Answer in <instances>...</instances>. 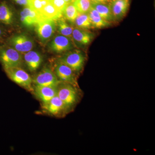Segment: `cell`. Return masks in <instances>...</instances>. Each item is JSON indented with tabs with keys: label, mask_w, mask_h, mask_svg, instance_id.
<instances>
[{
	"label": "cell",
	"mask_w": 155,
	"mask_h": 155,
	"mask_svg": "<svg viewBox=\"0 0 155 155\" xmlns=\"http://www.w3.org/2000/svg\"><path fill=\"white\" fill-rule=\"evenodd\" d=\"M14 14L11 6L6 2L0 3V23L5 25H13L14 21Z\"/></svg>",
	"instance_id": "obj_16"
},
{
	"label": "cell",
	"mask_w": 155,
	"mask_h": 155,
	"mask_svg": "<svg viewBox=\"0 0 155 155\" xmlns=\"http://www.w3.org/2000/svg\"><path fill=\"white\" fill-rule=\"evenodd\" d=\"M92 7L97 11L103 19L109 22H116L109 4L92 2Z\"/></svg>",
	"instance_id": "obj_18"
},
{
	"label": "cell",
	"mask_w": 155,
	"mask_h": 155,
	"mask_svg": "<svg viewBox=\"0 0 155 155\" xmlns=\"http://www.w3.org/2000/svg\"><path fill=\"white\" fill-rule=\"evenodd\" d=\"M78 14L79 13L72 2L67 4L63 12V16L64 18L69 22H75Z\"/></svg>",
	"instance_id": "obj_22"
},
{
	"label": "cell",
	"mask_w": 155,
	"mask_h": 155,
	"mask_svg": "<svg viewBox=\"0 0 155 155\" xmlns=\"http://www.w3.org/2000/svg\"><path fill=\"white\" fill-rule=\"evenodd\" d=\"M72 37L79 45L86 46L92 41L94 38V34L88 30L76 27L73 28Z\"/></svg>",
	"instance_id": "obj_15"
},
{
	"label": "cell",
	"mask_w": 155,
	"mask_h": 155,
	"mask_svg": "<svg viewBox=\"0 0 155 155\" xmlns=\"http://www.w3.org/2000/svg\"><path fill=\"white\" fill-rule=\"evenodd\" d=\"M19 16L22 25L28 28L35 26L38 22L43 19L38 12L28 6H26L20 11Z\"/></svg>",
	"instance_id": "obj_11"
},
{
	"label": "cell",
	"mask_w": 155,
	"mask_h": 155,
	"mask_svg": "<svg viewBox=\"0 0 155 155\" xmlns=\"http://www.w3.org/2000/svg\"><path fill=\"white\" fill-rule=\"evenodd\" d=\"M111 0H91L92 2L109 4Z\"/></svg>",
	"instance_id": "obj_28"
},
{
	"label": "cell",
	"mask_w": 155,
	"mask_h": 155,
	"mask_svg": "<svg viewBox=\"0 0 155 155\" xmlns=\"http://www.w3.org/2000/svg\"><path fill=\"white\" fill-rule=\"evenodd\" d=\"M54 72L61 82L70 84L79 87L77 79V74L67 65L57 61L54 66Z\"/></svg>",
	"instance_id": "obj_8"
},
{
	"label": "cell",
	"mask_w": 155,
	"mask_h": 155,
	"mask_svg": "<svg viewBox=\"0 0 155 155\" xmlns=\"http://www.w3.org/2000/svg\"><path fill=\"white\" fill-rule=\"evenodd\" d=\"M74 22L77 28L86 30L92 28L90 19L87 13L78 14Z\"/></svg>",
	"instance_id": "obj_21"
},
{
	"label": "cell",
	"mask_w": 155,
	"mask_h": 155,
	"mask_svg": "<svg viewBox=\"0 0 155 155\" xmlns=\"http://www.w3.org/2000/svg\"><path fill=\"white\" fill-rule=\"evenodd\" d=\"M23 60L20 53L8 45H0V63L4 70L21 67Z\"/></svg>",
	"instance_id": "obj_2"
},
{
	"label": "cell",
	"mask_w": 155,
	"mask_h": 155,
	"mask_svg": "<svg viewBox=\"0 0 155 155\" xmlns=\"http://www.w3.org/2000/svg\"><path fill=\"white\" fill-rule=\"evenodd\" d=\"M72 1H73V0H72Z\"/></svg>",
	"instance_id": "obj_29"
},
{
	"label": "cell",
	"mask_w": 155,
	"mask_h": 155,
	"mask_svg": "<svg viewBox=\"0 0 155 155\" xmlns=\"http://www.w3.org/2000/svg\"><path fill=\"white\" fill-rule=\"evenodd\" d=\"M16 4L20 5L28 6V0H13Z\"/></svg>",
	"instance_id": "obj_26"
},
{
	"label": "cell",
	"mask_w": 155,
	"mask_h": 155,
	"mask_svg": "<svg viewBox=\"0 0 155 155\" xmlns=\"http://www.w3.org/2000/svg\"><path fill=\"white\" fill-rule=\"evenodd\" d=\"M72 2L79 14H87L92 7L91 0H73Z\"/></svg>",
	"instance_id": "obj_23"
},
{
	"label": "cell",
	"mask_w": 155,
	"mask_h": 155,
	"mask_svg": "<svg viewBox=\"0 0 155 155\" xmlns=\"http://www.w3.org/2000/svg\"><path fill=\"white\" fill-rule=\"evenodd\" d=\"M49 47L53 52L61 54L70 51L74 46L70 38L60 35L55 37L50 42Z\"/></svg>",
	"instance_id": "obj_10"
},
{
	"label": "cell",
	"mask_w": 155,
	"mask_h": 155,
	"mask_svg": "<svg viewBox=\"0 0 155 155\" xmlns=\"http://www.w3.org/2000/svg\"><path fill=\"white\" fill-rule=\"evenodd\" d=\"M6 74L12 81L26 90L33 92L32 79L21 67L5 69Z\"/></svg>",
	"instance_id": "obj_4"
},
{
	"label": "cell",
	"mask_w": 155,
	"mask_h": 155,
	"mask_svg": "<svg viewBox=\"0 0 155 155\" xmlns=\"http://www.w3.org/2000/svg\"><path fill=\"white\" fill-rule=\"evenodd\" d=\"M42 108L44 112L56 117H63L70 112L63 101L57 95L46 104H43Z\"/></svg>",
	"instance_id": "obj_9"
},
{
	"label": "cell",
	"mask_w": 155,
	"mask_h": 155,
	"mask_svg": "<svg viewBox=\"0 0 155 155\" xmlns=\"http://www.w3.org/2000/svg\"><path fill=\"white\" fill-rule=\"evenodd\" d=\"M38 13L43 19H52L55 21L63 17V14L58 11L50 2Z\"/></svg>",
	"instance_id": "obj_19"
},
{
	"label": "cell",
	"mask_w": 155,
	"mask_h": 155,
	"mask_svg": "<svg viewBox=\"0 0 155 155\" xmlns=\"http://www.w3.org/2000/svg\"><path fill=\"white\" fill-rule=\"evenodd\" d=\"M56 28L61 35L69 38L72 37L74 28L70 26L63 17L56 21Z\"/></svg>",
	"instance_id": "obj_20"
},
{
	"label": "cell",
	"mask_w": 155,
	"mask_h": 155,
	"mask_svg": "<svg viewBox=\"0 0 155 155\" xmlns=\"http://www.w3.org/2000/svg\"><path fill=\"white\" fill-rule=\"evenodd\" d=\"M50 2L54 6L58 9V11H60L63 14L65 7L67 6V3H66L64 0H50Z\"/></svg>",
	"instance_id": "obj_25"
},
{
	"label": "cell",
	"mask_w": 155,
	"mask_h": 155,
	"mask_svg": "<svg viewBox=\"0 0 155 155\" xmlns=\"http://www.w3.org/2000/svg\"><path fill=\"white\" fill-rule=\"evenodd\" d=\"M91 22L92 28L96 29L107 28L112 25V23L103 19L97 11L91 7L87 13Z\"/></svg>",
	"instance_id": "obj_17"
},
{
	"label": "cell",
	"mask_w": 155,
	"mask_h": 155,
	"mask_svg": "<svg viewBox=\"0 0 155 155\" xmlns=\"http://www.w3.org/2000/svg\"><path fill=\"white\" fill-rule=\"evenodd\" d=\"M6 32L5 29L2 26H0V42L2 41L5 36Z\"/></svg>",
	"instance_id": "obj_27"
},
{
	"label": "cell",
	"mask_w": 155,
	"mask_h": 155,
	"mask_svg": "<svg viewBox=\"0 0 155 155\" xmlns=\"http://www.w3.org/2000/svg\"><path fill=\"white\" fill-rule=\"evenodd\" d=\"M35 30L38 38L42 42H46L54 35L56 29V21L43 19L35 25Z\"/></svg>",
	"instance_id": "obj_7"
},
{
	"label": "cell",
	"mask_w": 155,
	"mask_h": 155,
	"mask_svg": "<svg viewBox=\"0 0 155 155\" xmlns=\"http://www.w3.org/2000/svg\"><path fill=\"white\" fill-rule=\"evenodd\" d=\"M58 59L70 67L76 74L83 70L86 57L85 54L80 50H74L68 51Z\"/></svg>",
	"instance_id": "obj_3"
},
{
	"label": "cell",
	"mask_w": 155,
	"mask_h": 155,
	"mask_svg": "<svg viewBox=\"0 0 155 155\" xmlns=\"http://www.w3.org/2000/svg\"><path fill=\"white\" fill-rule=\"evenodd\" d=\"M109 4L116 21L124 18L130 6L129 0H111Z\"/></svg>",
	"instance_id": "obj_12"
},
{
	"label": "cell",
	"mask_w": 155,
	"mask_h": 155,
	"mask_svg": "<svg viewBox=\"0 0 155 155\" xmlns=\"http://www.w3.org/2000/svg\"><path fill=\"white\" fill-rule=\"evenodd\" d=\"M8 45L19 53H25L31 51L34 42L30 36L25 34H18L11 37L7 41Z\"/></svg>",
	"instance_id": "obj_5"
},
{
	"label": "cell",
	"mask_w": 155,
	"mask_h": 155,
	"mask_svg": "<svg viewBox=\"0 0 155 155\" xmlns=\"http://www.w3.org/2000/svg\"><path fill=\"white\" fill-rule=\"evenodd\" d=\"M57 87L34 85L33 93L44 104L57 95Z\"/></svg>",
	"instance_id": "obj_13"
},
{
	"label": "cell",
	"mask_w": 155,
	"mask_h": 155,
	"mask_svg": "<svg viewBox=\"0 0 155 155\" xmlns=\"http://www.w3.org/2000/svg\"><path fill=\"white\" fill-rule=\"evenodd\" d=\"M35 85L57 87L61 81L55 73L48 67H45L32 78Z\"/></svg>",
	"instance_id": "obj_6"
},
{
	"label": "cell",
	"mask_w": 155,
	"mask_h": 155,
	"mask_svg": "<svg viewBox=\"0 0 155 155\" xmlns=\"http://www.w3.org/2000/svg\"><path fill=\"white\" fill-rule=\"evenodd\" d=\"M25 65L31 72H35L39 68L43 61L41 54L36 51H30L24 54L23 58Z\"/></svg>",
	"instance_id": "obj_14"
},
{
	"label": "cell",
	"mask_w": 155,
	"mask_h": 155,
	"mask_svg": "<svg viewBox=\"0 0 155 155\" xmlns=\"http://www.w3.org/2000/svg\"><path fill=\"white\" fill-rule=\"evenodd\" d=\"M49 2L50 0H28V6L39 13Z\"/></svg>",
	"instance_id": "obj_24"
},
{
	"label": "cell",
	"mask_w": 155,
	"mask_h": 155,
	"mask_svg": "<svg viewBox=\"0 0 155 155\" xmlns=\"http://www.w3.org/2000/svg\"><path fill=\"white\" fill-rule=\"evenodd\" d=\"M57 95L71 111L80 101L82 94L80 87L61 82L57 87Z\"/></svg>",
	"instance_id": "obj_1"
},
{
	"label": "cell",
	"mask_w": 155,
	"mask_h": 155,
	"mask_svg": "<svg viewBox=\"0 0 155 155\" xmlns=\"http://www.w3.org/2000/svg\"></svg>",
	"instance_id": "obj_30"
}]
</instances>
